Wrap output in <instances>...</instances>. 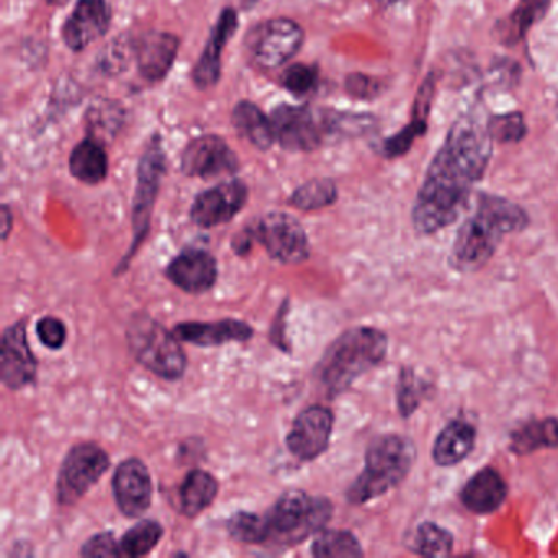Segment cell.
I'll list each match as a JSON object with an SVG mask.
<instances>
[{"mask_svg": "<svg viewBox=\"0 0 558 558\" xmlns=\"http://www.w3.org/2000/svg\"><path fill=\"white\" fill-rule=\"evenodd\" d=\"M492 145L486 122L480 117L466 113L453 122L414 201L411 218L417 233H437L462 217L473 187L488 168Z\"/></svg>", "mask_w": 558, "mask_h": 558, "instance_id": "cell-1", "label": "cell"}, {"mask_svg": "<svg viewBox=\"0 0 558 558\" xmlns=\"http://www.w3.org/2000/svg\"><path fill=\"white\" fill-rule=\"evenodd\" d=\"M527 225V214L514 202L480 194L475 211L457 231L450 264L460 272L478 270L493 257L506 234L519 233Z\"/></svg>", "mask_w": 558, "mask_h": 558, "instance_id": "cell-2", "label": "cell"}, {"mask_svg": "<svg viewBox=\"0 0 558 558\" xmlns=\"http://www.w3.org/2000/svg\"><path fill=\"white\" fill-rule=\"evenodd\" d=\"M388 352V338L372 326L348 329L326 348L315 368V378L326 397L344 393L362 375L381 364Z\"/></svg>", "mask_w": 558, "mask_h": 558, "instance_id": "cell-3", "label": "cell"}, {"mask_svg": "<svg viewBox=\"0 0 558 558\" xmlns=\"http://www.w3.org/2000/svg\"><path fill=\"white\" fill-rule=\"evenodd\" d=\"M335 514V505L326 496H312L303 489H287L264 518L266 541L263 547L287 550L322 532Z\"/></svg>", "mask_w": 558, "mask_h": 558, "instance_id": "cell-4", "label": "cell"}, {"mask_svg": "<svg viewBox=\"0 0 558 558\" xmlns=\"http://www.w3.org/2000/svg\"><path fill=\"white\" fill-rule=\"evenodd\" d=\"M416 460L413 440L398 434L375 437L365 452V466L361 475L345 492L351 505H365L397 488Z\"/></svg>", "mask_w": 558, "mask_h": 558, "instance_id": "cell-5", "label": "cell"}, {"mask_svg": "<svg viewBox=\"0 0 558 558\" xmlns=\"http://www.w3.org/2000/svg\"><path fill=\"white\" fill-rule=\"evenodd\" d=\"M130 352L140 365L162 380L178 381L187 371V354L174 331H169L148 313L138 312L126 328Z\"/></svg>", "mask_w": 558, "mask_h": 558, "instance_id": "cell-6", "label": "cell"}, {"mask_svg": "<svg viewBox=\"0 0 558 558\" xmlns=\"http://www.w3.org/2000/svg\"><path fill=\"white\" fill-rule=\"evenodd\" d=\"M166 175V153L162 146L161 135H153L146 143L145 151L138 162L136 174L135 197L132 204L133 240L129 253L125 254L116 269V276L126 272L133 257L145 243L151 228L153 211H155L156 198L161 189L162 179Z\"/></svg>", "mask_w": 558, "mask_h": 558, "instance_id": "cell-7", "label": "cell"}, {"mask_svg": "<svg viewBox=\"0 0 558 558\" xmlns=\"http://www.w3.org/2000/svg\"><path fill=\"white\" fill-rule=\"evenodd\" d=\"M110 463L109 452L99 444L80 442L71 447L58 472V505H77L106 475Z\"/></svg>", "mask_w": 558, "mask_h": 558, "instance_id": "cell-8", "label": "cell"}, {"mask_svg": "<svg viewBox=\"0 0 558 558\" xmlns=\"http://www.w3.org/2000/svg\"><path fill=\"white\" fill-rule=\"evenodd\" d=\"M269 254L283 266H296L310 257V241L305 228L286 211H269L244 227Z\"/></svg>", "mask_w": 558, "mask_h": 558, "instance_id": "cell-9", "label": "cell"}, {"mask_svg": "<svg viewBox=\"0 0 558 558\" xmlns=\"http://www.w3.org/2000/svg\"><path fill=\"white\" fill-rule=\"evenodd\" d=\"M305 41V32L292 19L277 17L254 25L246 35L247 57L263 70H276L289 63Z\"/></svg>", "mask_w": 558, "mask_h": 558, "instance_id": "cell-10", "label": "cell"}, {"mask_svg": "<svg viewBox=\"0 0 558 558\" xmlns=\"http://www.w3.org/2000/svg\"><path fill=\"white\" fill-rule=\"evenodd\" d=\"M276 142L290 153H310L326 143L322 116L308 107H277L270 113Z\"/></svg>", "mask_w": 558, "mask_h": 558, "instance_id": "cell-11", "label": "cell"}, {"mask_svg": "<svg viewBox=\"0 0 558 558\" xmlns=\"http://www.w3.org/2000/svg\"><path fill=\"white\" fill-rule=\"evenodd\" d=\"M38 361L28 341L27 322L14 323L0 341V380L9 390L19 391L37 384Z\"/></svg>", "mask_w": 558, "mask_h": 558, "instance_id": "cell-12", "label": "cell"}, {"mask_svg": "<svg viewBox=\"0 0 558 558\" xmlns=\"http://www.w3.org/2000/svg\"><path fill=\"white\" fill-rule=\"evenodd\" d=\"M335 429V413L325 404H310L293 420L287 449L302 462H313L328 450Z\"/></svg>", "mask_w": 558, "mask_h": 558, "instance_id": "cell-13", "label": "cell"}, {"mask_svg": "<svg viewBox=\"0 0 558 558\" xmlns=\"http://www.w3.org/2000/svg\"><path fill=\"white\" fill-rule=\"evenodd\" d=\"M250 191L241 179L221 182L195 197L191 207L192 223L210 230L230 223L247 204Z\"/></svg>", "mask_w": 558, "mask_h": 558, "instance_id": "cell-14", "label": "cell"}, {"mask_svg": "<svg viewBox=\"0 0 558 558\" xmlns=\"http://www.w3.org/2000/svg\"><path fill=\"white\" fill-rule=\"evenodd\" d=\"M181 171L189 178L201 179L236 174L240 159L221 136H198L182 153Z\"/></svg>", "mask_w": 558, "mask_h": 558, "instance_id": "cell-15", "label": "cell"}, {"mask_svg": "<svg viewBox=\"0 0 558 558\" xmlns=\"http://www.w3.org/2000/svg\"><path fill=\"white\" fill-rule=\"evenodd\" d=\"M112 492L123 515L142 518L151 508L155 492L148 465L138 457L123 460L113 473Z\"/></svg>", "mask_w": 558, "mask_h": 558, "instance_id": "cell-16", "label": "cell"}, {"mask_svg": "<svg viewBox=\"0 0 558 558\" xmlns=\"http://www.w3.org/2000/svg\"><path fill=\"white\" fill-rule=\"evenodd\" d=\"M169 282L189 295H204L218 280V263L214 254L202 247H185L165 270Z\"/></svg>", "mask_w": 558, "mask_h": 558, "instance_id": "cell-17", "label": "cell"}, {"mask_svg": "<svg viewBox=\"0 0 558 558\" xmlns=\"http://www.w3.org/2000/svg\"><path fill=\"white\" fill-rule=\"evenodd\" d=\"M110 24L112 9L107 0H77L76 8L64 22V44L74 53H81L106 37Z\"/></svg>", "mask_w": 558, "mask_h": 558, "instance_id": "cell-18", "label": "cell"}, {"mask_svg": "<svg viewBox=\"0 0 558 558\" xmlns=\"http://www.w3.org/2000/svg\"><path fill=\"white\" fill-rule=\"evenodd\" d=\"M181 40L169 32L151 31L135 40V60L140 74L148 83L168 76L178 58Z\"/></svg>", "mask_w": 558, "mask_h": 558, "instance_id": "cell-19", "label": "cell"}, {"mask_svg": "<svg viewBox=\"0 0 558 558\" xmlns=\"http://www.w3.org/2000/svg\"><path fill=\"white\" fill-rule=\"evenodd\" d=\"M238 25H240L238 12L231 8L223 9L217 24L211 28L210 38L201 60L192 71V81L198 89L208 90L217 86L221 77V53L228 41L236 34Z\"/></svg>", "mask_w": 558, "mask_h": 558, "instance_id": "cell-20", "label": "cell"}, {"mask_svg": "<svg viewBox=\"0 0 558 558\" xmlns=\"http://www.w3.org/2000/svg\"><path fill=\"white\" fill-rule=\"evenodd\" d=\"M179 341L198 348H218L230 342H247L253 339L254 328L243 319L225 318L218 322H185L172 328Z\"/></svg>", "mask_w": 558, "mask_h": 558, "instance_id": "cell-21", "label": "cell"}, {"mask_svg": "<svg viewBox=\"0 0 558 558\" xmlns=\"http://www.w3.org/2000/svg\"><path fill=\"white\" fill-rule=\"evenodd\" d=\"M434 94H436V80H434V74H429L421 84L420 90H417L413 110H411L410 123L403 126L397 135L385 138L381 142L380 155L384 158H401V156L410 151L411 146H413L417 138L426 135Z\"/></svg>", "mask_w": 558, "mask_h": 558, "instance_id": "cell-22", "label": "cell"}, {"mask_svg": "<svg viewBox=\"0 0 558 558\" xmlns=\"http://www.w3.org/2000/svg\"><path fill=\"white\" fill-rule=\"evenodd\" d=\"M508 496L505 478L492 466L476 472L460 493L463 506L475 514H488L496 511Z\"/></svg>", "mask_w": 558, "mask_h": 558, "instance_id": "cell-23", "label": "cell"}, {"mask_svg": "<svg viewBox=\"0 0 558 558\" xmlns=\"http://www.w3.org/2000/svg\"><path fill=\"white\" fill-rule=\"evenodd\" d=\"M550 5L551 0H519L508 17L496 22L493 35L505 47H515L524 40L529 31L547 15Z\"/></svg>", "mask_w": 558, "mask_h": 558, "instance_id": "cell-24", "label": "cell"}, {"mask_svg": "<svg viewBox=\"0 0 558 558\" xmlns=\"http://www.w3.org/2000/svg\"><path fill=\"white\" fill-rule=\"evenodd\" d=\"M476 442V430L472 424L453 420L440 430L433 447L434 462L439 466H453L465 460Z\"/></svg>", "mask_w": 558, "mask_h": 558, "instance_id": "cell-25", "label": "cell"}, {"mask_svg": "<svg viewBox=\"0 0 558 558\" xmlns=\"http://www.w3.org/2000/svg\"><path fill=\"white\" fill-rule=\"evenodd\" d=\"M220 492V483L207 470L192 469L179 486L182 514L194 519L207 511Z\"/></svg>", "mask_w": 558, "mask_h": 558, "instance_id": "cell-26", "label": "cell"}, {"mask_svg": "<svg viewBox=\"0 0 558 558\" xmlns=\"http://www.w3.org/2000/svg\"><path fill=\"white\" fill-rule=\"evenodd\" d=\"M70 172L83 184H102L109 175V156L102 143L89 136L77 143L70 156Z\"/></svg>", "mask_w": 558, "mask_h": 558, "instance_id": "cell-27", "label": "cell"}, {"mask_svg": "<svg viewBox=\"0 0 558 558\" xmlns=\"http://www.w3.org/2000/svg\"><path fill=\"white\" fill-rule=\"evenodd\" d=\"M231 120H233V126L238 133L257 149L267 151L276 142L272 120L250 100H241L234 106Z\"/></svg>", "mask_w": 558, "mask_h": 558, "instance_id": "cell-28", "label": "cell"}, {"mask_svg": "<svg viewBox=\"0 0 558 558\" xmlns=\"http://www.w3.org/2000/svg\"><path fill=\"white\" fill-rule=\"evenodd\" d=\"M558 446V420L544 417L532 420L519 426L511 434L509 449L515 456H527L541 449H551Z\"/></svg>", "mask_w": 558, "mask_h": 558, "instance_id": "cell-29", "label": "cell"}, {"mask_svg": "<svg viewBox=\"0 0 558 558\" xmlns=\"http://www.w3.org/2000/svg\"><path fill=\"white\" fill-rule=\"evenodd\" d=\"M125 122V110L119 102L109 99H99L90 104L86 112V130L89 138L107 145L119 135Z\"/></svg>", "mask_w": 558, "mask_h": 558, "instance_id": "cell-30", "label": "cell"}, {"mask_svg": "<svg viewBox=\"0 0 558 558\" xmlns=\"http://www.w3.org/2000/svg\"><path fill=\"white\" fill-rule=\"evenodd\" d=\"M313 557L316 558H359L364 557L361 542L352 532L339 529H323L312 542Z\"/></svg>", "mask_w": 558, "mask_h": 558, "instance_id": "cell-31", "label": "cell"}, {"mask_svg": "<svg viewBox=\"0 0 558 558\" xmlns=\"http://www.w3.org/2000/svg\"><path fill=\"white\" fill-rule=\"evenodd\" d=\"M338 185L332 179L318 178L300 185L290 195V207L302 211H316L331 207L338 201Z\"/></svg>", "mask_w": 558, "mask_h": 558, "instance_id": "cell-32", "label": "cell"}, {"mask_svg": "<svg viewBox=\"0 0 558 558\" xmlns=\"http://www.w3.org/2000/svg\"><path fill=\"white\" fill-rule=\"evenodd\" d=\"M165 537V527L155 519H142L120 538L125 557L140 558L151 554Z\"/></svg>", "mask_w": 558, "mask_h": 558, "instance_id": "cell-33", "label": "cell"}, {"mask_svg": "<svg viewBox=\"0 0 558 558\" xmlns=\"http://www.w3.org/2000/svg\"><path fill=\"white\" fill-rule=\"evenodd\" d=\"M410 548L423 557H447L452 551L453 537L436 522H423L414 531Z\"/></svg>", "mask_w": 558, "mask_h": 558, "instance_id": "cell-34", "label": "cell"}, {"mask_svg": "<svg viewBox=\"0 0 558 558\" xmlns=\"http://www.w3.org/2000/svg\"><path fill=\"white\" fill-rule=\"evenodd\" d=\"M429 390H433V387L421 378L413 367L404 365L398 374L397 384V404L401 416L410 417L423 403Z\"/></svg>", "mask_w": 558, "mask_h": 558, "instance_id": "cell-35", "label": "cell"}, {"mask_svg": "<svg viewBox=\"0 0 558 558\" xmlns=\"http://www.w3.org/2000/svg\"><path fill=\"white\" fill-rule=\"evenodd\" d=\"M228 534L233 541L246 545H260L263 547L266 541V531H264L263 514L250 511H238L227 519Z\"/></svg>", "mask_w": 558, "mask_h": 558, "instance_id": "cell-36", "label": "cell"}, {"mask_svg": "<svg viewBox=\"0 0 558 558\" xmlns=\"http://www.w3.org/2000/svg\"><path fill=\"white\" fill-rule=\"evenodd\" d=\"M486 129H488L493 143H499V145H514V143L522 142L527 135L524 117L519 112L489 117L486 120Z\"/></svg>", "mask_w": 558, "mask_h": 558, "instance_id": "cell-37", "label": "cell"}, {"mask_svg": "<svg viewBox=\"0 0 558 558\" xmlns=\"http://www.w3.org/2000/svg\"><path fill=\"white\" fill-rule=\"evenodd\" d=\"M133 57H135V40L126 37L116 38L100 54L99 70L107 76H119L126 71Z\"/></svg>", "mask_w": 558, "mask_h": 558, "instance_id": "cell-38", "label": "cell"}, {"mask_svg": "<svg viewBox=\"0 0 558 558\" xmlns=\"http://www.w3.org/2000/svg\"><path fill=\"white\" fill-rule=\"evenodd\" d=\"M318 68L310 66V64H293V66L287 68L282 74L283 89L296 97L313 93L318 87Z\"/></svg>", "mask_w": 558, "mask_h": 558, "instance_id": "cell-39", "label": "cell"}, {"mask_svg": "<svg viewBox=\"0 0 558 558\" xmlns=\"http://www.w3.org/2000/svg\"><path fill=\"white\" fill-rule=\"evenodd\" d=\"M81 557H123L122 545L113 532H100L84 542L80 550Z\"/></svg>", "mask_w": 558, "mask_h": 558, "instance_id": "cell-40", "label": "cell"}, {"mask_svg": "<svg viewBox=\"0 0 558 558\" xmlns=\"http://www.w3.org/2000/svg\"><path fill=\"white\" fill-rule=\"evenodd\" d=\"M37 335L41 344L51 351H60L68 341V328L57 316H44L37 323Z\"/></svg>", "mask_w": 558, "mask_h": 558, "instance_id": "cell-41", "label": "cell"}, {"mask_svg": "<svg viewBox=\"0 0 558 558\" xmlns=\"http://www.w3.org/2000/svg\"><path fill=\"white\" fill-rule=\"evenodd\" d=\"M384 84L365 74L354 73L345 77V90L357 100H372L380 96Z\"/></svg>", "mask_w": 558, "mask_h": 558, "instance_id": "cell-42", "label": "cell"}, {"mask_svg": "<svg viewBox=\"0 0 558 558\" xmlns=\"http://www.w3.org/2000/svg\"><path fill=\"white\" fill-rule=\"evenodd\" d=\"M290 302L286 300L283 305L280 306L279 315L274 319L272 329H270V342L277 348H280V351L289 352V344L286 341V316L287 312H289Z\"/></svg>", "mask_w": 558, "mask_h": 558, "instance_id": "cell-43", "label": "cell"}, {"mask_svg": "<svg viewBox=\"0 0 558 558\" xmlns=\"http://www.w3.org/2000/svg\"><path fill=\"white\" fill-rule=\"evenodd\" d=\"M0 217H2V240L8 241L12 227H14V214H12L11 207L8 204L2 205Z\"/></svg>", "mask_w": 558, "mask_h": 558, "instance_id": "cell-44", "label": "cell"}, {"mask_svg": "<svg viewBox=\"0 0 558 558\" xmlns=\"http://www.w3.org/2000/svg\"><path fill=\"white\" fill-rule=\"evenodd\" d=\"M50 4H61V2H64V0H48Z\"/></svg>", "mask_w": 558, "mask_h": 558, "instance_id": "cell-45", "label": "cell"}, {"mask_svg": "<svg viewBox=\"0 0 558 558\" xmlns=\"http://www.w3.org/2000/svg\"><path fill=\"white\" fill-rule=\"evenodd\" d=\"M557 117H558V99H557Z\"/></svg>", "mask_w": 558, "mask_h": 558, "instance_id": "cell-46", "label": "cell"}]
</instances>
